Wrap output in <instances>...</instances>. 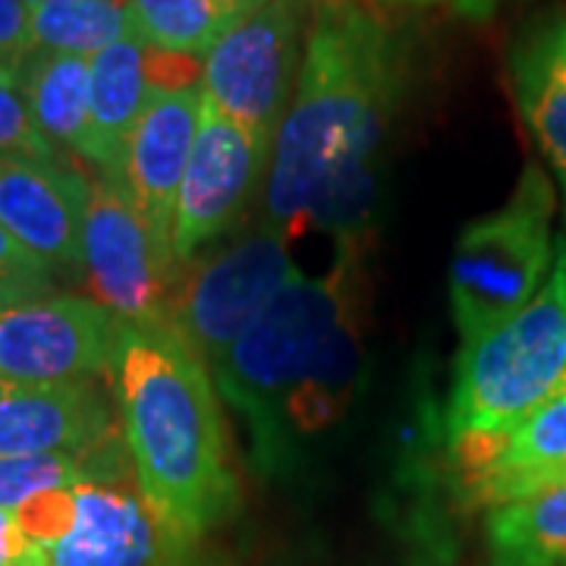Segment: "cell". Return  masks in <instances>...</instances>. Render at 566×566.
I'll use <instances>...</instances> for the list:
<instances>
[{
	"instance_id": "cell-1",
	"label": "cell",
	"mask_w": 566,
	"mask_h": 566,
	"mask_svg": "<svg viewBox=\"0 0 566 566\" xmlns=\"http://www.w3.org/2000/svg\"><path fill=\"white\" fill-rule=\"evenodd\" d=\"M400 98V44L359 0H315L293 102L268 170L264 221L359 249L378 202V161Z\"/></svg>"
},
{
	"instance_id": "cell-2",
	"label": "cell",
	"mask_w": 566,
	"mask_h": 566,
	"mask_svg": "<svg viewBox=\"0 0 566 566\" xmlns=\"http://www.w3.org/2000/svg\"><path fill=\"white\" fill-rule=\"evenodd\" d=\"M359 249L322 277H296L237 344L211 365V381L249 428L252 463L274 475L305 441L340 422L363 375Z\"/></svg>"
},
{
	"instance_id": "cell-3",
	"label": "cell",
	"mask_w": 566,
	"mask_h": 566,
	"mask_svg": "<svg viewBox=\"0 0 566 566\" xmlns=\"http://www.w3.org/2000/svg\"><path fill=\"white\" fill-rule=\"evenodd\" d=\"M114 390L139 494L170 545L196 547L240 501L211 371L167 327H123Z\"/></svg>"
},
{
	"instance_id": "cell-4",
	"label": "cell",
	"mask_w": 566,
	"mask_h": 566,
	"mask_svg": "<svg viewBox=\"0 0 566 566\" xmlns=\"http://www.w3.org/2000/svg\"><path fill=\"white\" fill-rule=\"evenodd\" d=\"M566 397V245L535 300L485 337L463 344L447 403V431H510Z\"/></svg>"
},
{
	"instance_id": "cell-5",
	"label": "cell",
	"mask_w": 566,
	"mask_h": 566,
	"mask_svg": "<svg viewBox=\"0 0 566 566\" xmlns=\"http://www.w3.org/2000/svg\"><path fill=\"white\" fill-rule=\"evenodd\" d=\"M551 182L528 167L513 199L463 230L450 262V312L472 344L523 312L545 286L554 262Z\"/></svg>"
},
{
	"instance_id": "cell-6",
	"label": "cell",
	"mask_w": 566,
	"mask_h": 566,
	"mask_svg": "<svg viewBox=\"0 0 566 566\" xmlns=\"http://www.w3.org/2000/svg\"><path fill=\"white\" fill-rule=\"evenodd\" d=\"M296 277L290 243L262 221L182 264L167 331L211 368Z\"/></svg>"
},
{
	"instance_id": "cell-7",
	"label": "cell",
	"mask_w": 566,
	"mask_h": 566,
	"mask_svg": "<svg viewBox=\"0 0 566 566\" xmlns=\"http://www.w3.org/2000/svg\"><path fill=\"white\" fill-rule=\"evenodd\" d=\"M312 7L315 0H268L233 22L205 54V102L268 151L296 92Z\"/></svg>"
},
{
	"instance_id": "cell-8",
	"label": "cell",
	"mask_w": 566,
	"mask_h": 566,
	"mask_svg": "<svg viewBox=\"0 0 566 566\" xmlns=\"http://www.w3.org/2000/svg\"><path fill=\"white\" fill-rule=\"evenodd\" d=\"M182 264L120 182L98 177L82 223V271L92 300L123 327H167V308Z\"/></svg>"
},
{
	"instance_id": "cell-9",
	"label": "cell",
	"mask_w": 566,
	"mask_h": 566,
	"mask_svg": "<svg viewBox=\"0 0 566 566\" xmlns=\"http://www.w3.org/2000/svg\"><path fill=\"white\" fill-rule=\"evenodd\" d=\"M123 324L85 296H39L0 312V381L82 385L114 375Z\"/></svg>"
},
{
	"instance_id": "cell-10",
	"label": "cell",
	"mask_w": 566,
	"mask_h": 566,
	"mask_svg": "<svg viewBox=\"0 0 566 566\" xmlns=\"http://www.w3.org/2000/svg\"><path fill=\"white\" fill-rule=\"evenodd\" d=\"M271 151L205 102L174 211V255L189 264L243 221Z\"/></svg>"
},
{
	"instance_id": "cell-11",
	"label": "cell",
	"mask_w": 566,
	"mask_h": 566,
	"mask_svg": "<svg viewBox=\"0 0 566 566\" xmlns=\"http://www.w3.org/2000/svg\"><path fill=\"white\" fill-rule=\"evenodd\" d=\"M88 189L70 164L0 158V227L51 271H82Z\"/></svg>"
},
{
	"instance_id": "cell-12",
	"label": "cell",
	"mask_w": 566,
	"mask_h": 566,
	"mask_svg": "<svg viewBox=\"0 0 566 566\" xmlns=\"http://www.w3.org/2000/svg\"><path fill=\"white\" fill-rule=\"evenodd\" d=\"M202 107V88L177 95L151 92L126 139L120 170L114 177V182H120L123 192L170 245L177 192L199 133Z\"/></svg>"
},
{
	"instance_id": "cell-13",
	"label": "cell",
	"mask_w": 566,
	"mask_h": 566,
	"mask_svg": "<svg viewBox=\"0 0 566 566\" xmlns=\"http://www.w3.org/2000/svg\"><path fill=\"white\" fill-rule=\"evenodd\" d=\"M117 438L114 412L95 381H0V457H85Z\"/></svg>"
},
{
	"instance_id": "cell-14",
	"label": "cell",
	"mask_w": 566,
	"mask_h": 566,
	"mask_svg": "<svg viewBox=\"0 0 566 566\" xmlns=\"http://www.w3.org/2000/svg\"><path fill=\"white\" fill-rule=\"evenodd\" d=\"M174 547L145 497L117 482L76 485V523L54 547L48 566H161Z\"/></svg>"
},
{
	"instance_id": "cell-15",
	"label": "cell",
	"mask_w": 566,
	"mask_h": 566,
	"mask_svg": "<svg viewBox=\"0 0 566 566\" xmlns=\"http://www.w3.org/2000/svg\"><path fill=\"white\" fill-rule=\"evenodd\" d=\"M520 114L566 182V10L535 22L510 54Z\"/></svg>"
},
{
	"instance_id": "cell-16",
	"label": "cell",
	"mask_w": 566,
	"mask_h": 566,
	"mask_svg": "<svg viewBox=\"0 0 566 566\" xmlns=\"http://www.w3.org/2000/svg\"><path fill=\"white\" fill-rule=\"evenodd\" d=\"M92 95H88V136L82 158L95 164L102 177L114 180L123 148L148 102L145 80V41L139 35L120 39L92 57Z\"/></svg>"
},
{
	"instance_id": "cell-17",
	"label": "cell",
	"mask_w": 566,
	"mask_h": 566,
	"mask_svg": "<svg viewBox=\"0 0 566 566\" xmlns=\"http://www.w3.org/2000/svg\"><path fill=\"white\" fill-rule=\"evenodd\" d=\"M92 61L73 54L29 51L20 61L22 95L32 123L48 145L70 148L82 158L88 136V95Z\"/></svg>"
},
{
	"instance_id": "cell-18",
	"label": "cell",
	"mask_w": 566,
	"mask_h": 566,
	"mask_svg": "<svg viewBox=\"0 0 566 566\" xmlns=\"http://www.w3.org/2000/svg\"><path fill=\"white\" fill-rule=\"evenodd\" d=\"M560 479H566V397L506 431L501 469L469 497L475 504L501 506Z\"/></svg>"
},
{
	"instance_id": "cell-19",
	"label": "cell",
	"mask_w": 566,
	"mask_h": 566,
	"mask_svg": "<svg viewBox=\"0 0 566 566\" xmlns=\"http://www.w3.org/2000/svg\"><path fill=\"white\" fill-rule=\"evenodd\" d=\"M488 547L494 566H566V479L494 506Z\"/></svg>"
},
{
	"instance_id": "cell-20",
	"label": "cell",
	"mask_w": 566,
	"mask_h": 566,
	"mask_svg": "<svg viewBox=\"0 0 566 566\" xmlns=\"http://www.w3.org/2000/svg\"><path fill=\"white\" fill-rule=\"evenodd\" d=\"M32 51L92 61L104 48L136 35L129 0H41L29 7Z\"/></svg>"
},
{
	"instance_id": "cell-21",
	"label": "cell",
	"mask_w": 566,
	"mask_h": 566,
	"mask_svg": "<svg viewBox=\"0 0 566 566\" xmlns=\"http://www.w3.org/2000/svg\"><path fill=\"white\" fill-rule=\"evenodd\" d=\"M136 35L151 48L205 57L230 29L214 0H129Z\"/></svg>"
},
{
	"instance_id": "cell-22",
	"label": "cell",
	"mask_w": 566,
	"mask_h": 566,
	"mask_svg": "<svg viewBox=\"0 0 566 566\" xmlns=\"http://www.w3.org/2000/svg\"><path fill=\"white\" fill-rule=\"evenodd\" d=\"M0 158L61 161L57 148L48 145L32 123L17 61H0Z\"/></svg>"
},
{
	"instance_id": "cell-23",
	"label": "cell",
	"mask_w": 566,
	"mask_h": 566,
	"mask_svg": "<svg viewBox=\"0 0 566 566\" xmlns=\"http://www.w3.org/2000/svg\"><path fill=\"white\" fill-rule=\"evenodd\" d=\"M13 513H17L22 535L41 551H48L76 523V488H51V491L32 494Z\"/></svg>"
},
{
	"instance_id": "cell-24",
	"label": "cell",
	"mask_w": 566,
	"mask_h": 566,
	"mask_svg": "<svg viewBox=\"0 0 566 566\" xmlns=\"http://www.w3.org/2000/svg\"><path fill=\"white\" fill-rule=\"evenodd\" d=\"M205 61L199 54H182V51H164L145 44V80L148 92H196L202 85Z\"/></svg>"
},
{
	"instance_id": "cell-25",
	"label": "cell",
	"mask_w": 566,
	"mask_h": 566,
	"mask_svg": "<svg viewBox=\"0 0 566 566\" xmlns=\"http://www.w3.org/2000/svg\"><path fill=\"white\" fill-rule=\"evenodd\" d=\"M32 51L29 7L22 0H0V61L20 63Z\"/></svg>"
},
{
	"instance_id": "cell-26",
	"label": "cell",
	"mask_w": 566,
	"mask_h": 566,
	"mask_svg": "<svg viewBox=\"0 0 566 566\" xmlns=\"http://www.w3.org/2000/svg\"><path fill=\"white\" fill-rule=\"evenodd\" d=\"M0 281L51 283V268L41 264L29 249H22L3 227H0Z\"/></svg>"
},
{
	"instance_id": "cell-27",
	"label": "cell",
	"mask_w": 566,
	"mask_h": 566,
	"mask_svg": "<svg viewBox=\"0 0 566 566\" xmlns=\"http://www.w3.org/2000/svg\"><path fill=\"white\" fill-rule=\"evenodd\" d=\"M48 557L22 535L17 513L0 506V566H44Z\"/></svg>"
},
{
	"instance_id": "cell-28",
	"label": "cell",
	"mask_w": 566,
	"mask_h": 566,
	"mask_svg": "<svg viewBox=\"0 0 566 566\" xmlns=\"http://www.w3.org/2000/svg\"><path fill=\"white\" fill-rule=\"evenodd\" d=\"M51 293V283H25V281H0V312L13 308V305L29 303Z\"/></svg>"
},
{
	"instance_id": "cell-29",
	"label": "cell",
	"mask_w": 566,
	"mask_h": 566,
	"mask_svg": "<svg viewBox=\"0 0 566 566\" xmlns=\"http://www.w3.org/2000/svg\"><path fill=\"white\" fill-rule=\"evenodd\" d=\"M218 7L223 10V17L230 20V25L237 20H243L245 13H252V10H259L262 3H268V0H214Z\"/></svg>"
},
{
	"instance_id": "cell-30",
	"label": "cell",
	"mask_w": 566,
	"mask_h": 566,
	"mask_svg": "<svg viewBox=\"0 0 566 566\" xmlns=\"http://www.w3.org/2000/svg\"><path fill=\"white\" fill-rule=\"evenodd\" d=\"M161 566H223V564H211V560H199L196 554H192V547H182V551H170L167 557H164Z\"/></svg>"
},
{
	"instance_id": "cell-31",
	"label": "cell",
	"mask_w": 566,
	"mask_h": 566,
	"mask_svg": "<svg viewBox=\"0 0 566 566\" xmlns=\"http://www.w3.org/2000/svg\"><path fill=\"white\" fill-rule=\"evenodd\" d=\"M494 3L497 0H460V10L469 13V17H485V13H491Z\"/></svg>"
},
{
	"instance_id": "cell-32",
	"label": "cell",
	"mask_w": 566,
	"mask_h": 566,
	"mask_svg": "<svg viewBox=\"0 0 566 566\" xmlns=\"http://www.w3.org/2000/svg\"><path fill=\"white\" fill-rule=\"evenodd\" d=\"M375 3H438V0H375Z\"/></svg>"
},
{
	"instance_id": "cell-33",
	"label": "cell",
	"mask_w": 566,
	"mask_h": 566,
	"mask_svg": "<svg viewBox=\"0 0 566 566\" xmlns=\"http://www.w3.org/2000/svg\"><path fill=\"white\" fill-rule=\"evenodd\" d=\"M25 7H35V3H41V0H22Z\"/></svg>"
},
{
	"instance_id": "cell-34",
	"label": "cell",
	"mask_w": 566,
	"mask_h": 566,
	"mask_svg": "<svg viewBox=\"0 0 566 566\" xmlns=\"http://www.w3.org/2000/svg\"><path fill=\"white\" fill-rule=\"evenodd\" d=\"M564 186H566V182H564Z\"/></svg>"
},
{
	"instance_id": "cell-35",
	"label": "cell",
	"mask_w": 566,
	"mask_h": 566,
	"mask_svg": "<svg viewBox=\"0 0 566 566\" xmlns=\"http://www.w3.org/2000/svg\"><path fill=\"white\" fill-rule=\"evenodd\" d=\"M44 566H48V564H44Z\"/></svg>"
}]
</instances>
